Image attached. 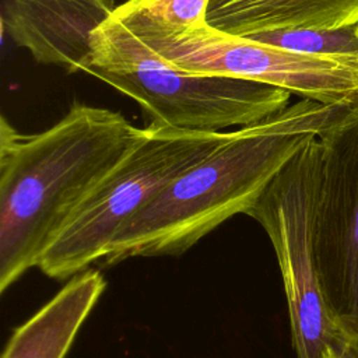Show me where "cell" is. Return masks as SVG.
I'll list each match as a JSON object with an SVG mask.
<instances>
[{"label":"cell","mask_w":358,"mask_h":358,"mask_svg":"<svg viewBox=\"0 0 358 358\" xmlns=\"http://www.w3.org/2000/svg\"><path fill=\"white\" fill-rule=\"evenodd\" d=\"M312 242L324 303L334 319L358 315V103L313 138Z\"/></svg>","instance_id":"6"},{"label":"cell","mask_w":358,"mask_h":358,"mask_svg":"<svg viewBox=\"0 0 358 358\" xmlns=\"http://www.w3.org/2000/svg\"><path fill=\"white\" fill-rule=\"evenodd\" d=\"M147 140L80 206L39 257L36 268L62 281L98 264L122 227L173 179L222 144L229 131L150 123Z\"/></svg>","instance_id":"4"},{"label":"cell","mask_w":358,"mask_h":358,"mask_svg":"<svg viewBox=\"0 0 358 358\" xmlns=\"http://www.w3.org/2000/svg\"><path fill=\"white\" fill-rule=\"evenodd\" d=\"M313 138L280 169L246 211L273 245L296 358H320L334 326L322 294L312 242Z\"/></svg>","instance_id":"7"},{"label":"cell","mask_w":358,"mask_h":358,"mask_svg":"<svg viewBox=\"0 0 358 358\" xmlns=\"http://www.w3.org/2000/svg\"><path fill=\"white\" fill-rule=\"evenodd\" d=\"M206 22L228 35L358 25V0H210Z\"/></svg>","instance_id":"10"},{"label":"cell","mask_w":358,"mask_h":358,"mask_svg":"<svg viewBox=\"0 0 358 358\" xmlns=\"http://www.w3.org/2000/svg\"><path fill=\"white\" fill-rule=\"evenodd\" d=\"M333 324L330 343L320 358H358V315L337 317Z\"/></svg>","instance_id":"13"},{"label":"cell","mask_w":358,"mask_h":358,"mask_svg":"<svg viewBox=\"0 0 358 358\" xmlns=\"http://www.w3.org/2000/svg\"><path fill=\"white\" fill-rule=\"evenodd\" d=\"M106 285L96 268L66 280L48 302L13 330L1 358H67Z\"/></svg>","instance_id":"9"},{"label":"cell","mask_w":358,"mask_h":358,"mask_svg":"<svg viewBox=\"0 0 358 358\" xmlns=\"http://www.w3.org/2000/svg\"><path fill=\"white\" fill-rule=\"evenodd\" d=\"M344 109L301 99L229 131L222 144L122 227L98 264L183 255L228 218L246 214L280 169Z\"/></svg>","instance_id":"2"},{"label":"cell","mask_w":358,"mask_h":358,"mask_svg":"<svg viewBox=\"0 0 358 358\" xmlns=\"http://www.w3.org/2000/svg\"><path fill=\"white\" fill-rule=\"evenodd\" d=\"M88 74L130 96L150 123L218 131L259 123L289 105L291 92L225 76L194 74L159 59L115 14L92 34Z\"/></svg>","instance_id":"3"},{"label":"cell","mask_w":358,"mask_h":358,"mask_svg":"<svg viewBox=\"0 0 358 358\" xmlns=\"http://www.w3.org/2000/svg\"><path fill=\"white\" fill-rule=\"evenodd\" d=\"M115 14L159 59L182 71L252 80L329 106L358 103L355 67L228 35L206 21L166 25L140 13L129 0L116 6Z\"/></svg>","instance_id":"5"},{"label":"cell","mask_w":358,"mask_h":358,"mask_svg":"<svg viewBox=\"0 0 358 358\" xmlns=\"http://www.w3.org/2000/svg\"><path fill=\"white\" fill-rule=\"evenodd\" d=\"M243 38L358 69V25L337 29L275 31Z\"/></svg>","instance_id":"11"},{"label":"cell","mask_w":358,"mask_h":358,"mask_svg":"<svg viewBox=\"0 0 358 358\" xmlns=\"http://www.w3.org/2000/svg\"><path fill=\"white\" fill-rule=\"evenodd\" d=\"M150 127L74 103L35 134L0 124V292L29 268L80 206L141 145Z\"/></svg>","instance_id":"1"},{"label":"cell","mask_w":358,"mask_h":358,"mask_svg":"<svg viewBox=\"0 0 358 358\" xmlns=\"http://www.w3.org/2000/svg\"><path fill=\"white\" fill-rule=\"evenodd\" d=\"M148 18L172 25L189 27L206 21L210 0H129Z\"/></svg>","instance_id":"12"},{"label":"cell","mask_w":358,"mask_h":358,"mask_svg":"<svg viewBox=\"0 0 358 358\" xmlns=\"http://www.w3.org/2000/svg\"><path fill=\"white\" fill-rule=\"evenodd\" d=\"M1 28L42 63L87 73L92 34L109 20L113 0H1Z\"/></svg>","instance_id":"8"}]
</instances>
